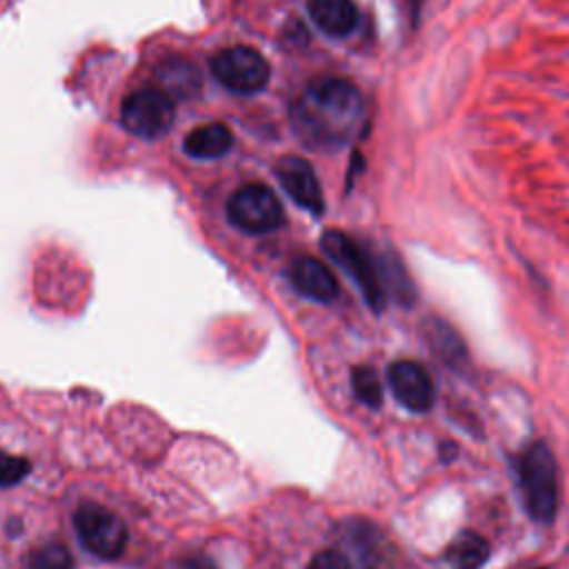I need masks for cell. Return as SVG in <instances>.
<instances>
[{
  "instance_id": "cell-17",
  "label": "cell",
  "mask_w": 569,
  "mask_h": 569,
  "mask_svg": "<svg viewBox=\"0 0 569 569\" xmlns=\"http://www.w3.org/2000/svg\"><path fill=\"white\" fill-rule=\"evenodd\" d=\"M351 389H353V396L369 409H378L382 405V382L373 367H367V365L353 367Z\"/></svg>"
},
{
  "instance_id": "cell-19",
  "label": "cell",
  "mask_w": 569,
  "mask_h": 569,
  "mask_svg": "<svg viewBox=\"0 0 569 569\" xmlns=\"http://www.w3.org/2000/svg\"><path fill=\"white\" fill-rule=\"evenodd\" d=\"M31 462L24 456L0 451V489L13 487L27 478Z\"/></svg>"
},
{
  "instance_id": "cell-9",
  "label": "cell",
  "mask_w": 569,
  "mask_h": 569,
  "mask_svg": "<svg viewBox=\"0 0 569 569\" xmlns=\"http://www.w3.org/2000/svg\"><path fill=\"white\" fill-rule=\"evenodd\" d=\"M276 176L287 191V196L302 209H307L313 216H320L325 211V196L320 189V182L316 178L313 167L298 156H282L276 162Z\"/></svg>"
},
{
  "instance_id": "cell-21",
  "label": "cell",
  "mask_w": 569,
  "mask_h": 569,
  "mask_svg": "<svg viewBox=\"0 0 569 569\" xmlns=\"http://www.w3.org/2000/svg\"><path fill=\"white\" fill-rule=\"evenodd\" d=\"M182 569H216L209 560H202V558H196V560H189Z\"/></svg>"
},
{
  "instance_id": "cell-11",
  "label": "cell",
  "mask_w": 569,
  "mask_h": 569,
  "mask_svg": "<svg viewBox=\"0 0 569 569\" xmlns=\"http://www.w3.org/2000/svg\"><path fill=\"white\" fill-rule=\"evenodd\" d=\"M422 338L429 345L431 353L449 369L458 371V373H467V369L471 367V358L467 351L465 340L460 338V333L442 318L438 316H429L422 320Z\"/></svg>"
},
{
  "instance_id": "cell-7",
  "label": "cell",
  "mask_w": 569,
  "mask_h": 569,
  "mask_svg": "<svg viewBox=\"0 0 569 569\" xmlns=\"http://www.w3.org/2000/svg\"><path fill=\"white\" fill-rule=\"evenodd\" d=\"M120 120L129 133L153 140L171 129L176 107L162 89H138L122 100Z\"/></svg>"
},
{
  "instance_id": "cell-8",
  "label": "cell",
  "mask_w": 569,
  "mask_h": 569,
  "mask_svg": "<svg viewBox=\"0 0 569 569\" xmlns=\"http://www.w3.org/2000/svg\"><path fill=\"white\" fill-rule=\"evenodd\" d=\"M393 398L413 413H427L436 400V387L427 369L413 360H396L387 369Z\"/></svg>"
},
{
  "instance_id": "cell-13",
  "label": "cell",
  "mask_w": 569,
  "mask_h": 569,
  "mask_svg": "<svg viewBox=\"0 0 569 569\" xmlns=\"http://www.w3.org/2000/svg\"><path fill=\"white\" fill-rule=\"evenodd\" d=\"M233 144V133L227 124L222 122H209V124H200L196 129H191L184 136V153H189L191 158H220L224 156Z\"/></svg>"
},
{
  "instance_id": "cell-1",
  "label": "cell",
  "mask_w": 569,
  "mask_h": 569,
  "mask_svg": "<svg viewBox=\"0 0 569 569\" xmlns=\"http://www.w3.org/2000/svg\"><path fill=\"white\" fill-rule=\"evenodd\" d=\"M291 122L307 147L336 151L360 133L365 100L358 87L345 78H318L291 104Z\"/></svg>"
},
{
  "instance_id": "cell-22",
  "label": "cell",
  "mask_w": 569,
  "mask_h": 569,
  "mask_svg": "<svg viewBox=\"0 0 569 569\" xmlns=\"http://www.w3.org/2000/svg\"><path fill=\"white\" fill-rule=\"evenodd\" d=\"M409 4H411V11H413V18L418 16V9H420V4H422V0H409Z\"/></svg>"
},
{
  "instance_id": "cell-23",
  "label": "cell",
  "mask_w": 569,
  "mask_h": 569,
  "mask_svg": "<svg viewBox=\"0 0 569 569\" xmlns=\"http://www.w3.org/2000/svg\"><path fill=\"white\" fill-rule=\"evenodd\" d=\"M536 569H549V567H536Z\"/></svg>"
},
{
  "instance_id": "cell-5",
  "label": "cell",
  "mask_w": 569,
  "mask_h": 569,
  "mask_svg": "<svg viewBox=\"0 0 569 569\" xmlns=\"http://www.w3.org/2000/svg\"><path fill=\"white\" fill-rule=\"evenodd\" d=\"M227 216L244 233H269L284 220L278 196L262 182H249L236 189L227 202Z\"/></svg>"
},
{
  "instance_id": "cell-2",
  "label": "cell",
  "mask_w": 569,
  "mask_h": 569,
  "mask_svg": "<svg viewBox=\"0 0 569 569\" xmlns=\"http://www.w3.org/2000/svg\"><path fill=\"white\" fill-rule=\"evenodd\" d=\"M516 476L525 509L538 525H551L558 511V465L547 442L536 440L516 458Z\"/></svg>"
},
{
  "instance_id": "cell-18",
  "label": "cell",
  "mask_w": 569,
  "mask_h": 569,
  "mask_svg": "<svg viewBox=\"0 0 569 569\" xmlns=\"http://www.w3.org/2000/svg\"><path fill=\"white\" fill-rule=\"evenodd\" d=\"M27 569H73V556L62 542H44L27 553Z\"/></svg>"
},
{
  "instance_id": "cell-12",
  "label": "cell",
  "mask_w": 569,
  "mask_h": 569,
  "mask_svg": "<svg viewBox=\"0 0 569 569\" xmlns=\"http://www.w3.org/2000/svg\"><path fill=\"white\" fill-rule=\"evenodd\" d=\"M307 11L316 27L333 38L349 36L358 24L353 0H307Z\"/></svg>"
},
{
  "instance_id": "cell-3",
  "label": "cell",
  "mask_w": 569,
  "mask_h": 569,
  "mask_svg": "<svg viewBox=\"0 0 569 569\" xmlns=\"http://www.w3.org/2000/svg\"><path fill=\"white\" fill-rule=\"evenodd\" d=\"M322 251L351 276V280L358 284L365 302L371 311L380 313L387 307V289L380 273V262L353 238L338 229H329L320 238Z\"/></svg>"
},
{
  "instance_id": "cell-10",
  "label": "cell",
  "mask_w": 569,
  "mask_h": 569,
  "mask_svg": "<svg viewBox=\"0 0 569 569\" xmlns=\"http://www.w3.org/2000/svg\"><path fill=\"white\" fill-rule=\"evenodd\" d=\"M287 278L298 293L316 302H333L340 291L331 269L322 260L311 256L296 258L287 269Z\"/></svg>"
},
{
  "instance_id": "cell-15",
  "label": "cell",
  "mask_w": 569,
  "mask_h": 569,
  "mask_svg": "<svg viewBox=\"0 0 569 569\" xmlns=\"http://www.w3.org/2000/svg\"><path fill=\"white\" fill-rule=\"evenodd\" d=\"M156 76H158L160 84L164 87L162 91L176 93V96H182V98L196 93L198 87H200V73H198V69H196L191 62L182 60V58H167V60L158 67Z\"/></svg>"
},
{
  "instance_id": "cell-6",
  "label": "cell",
  "mask_w": 569,
  "mask_h": 569,
  "mask_svg": "<svg viewBox=\"0 0 569 569\" xmlns=\"http://www.w3.org/2000/svg\"><path fill=\"white\" fill-rule=\"evenodd\" d=\"M211 73L224 89L233 93H258L271 78L267 58L247 44L218 51L211 60Z\"/></svg>"
},
{
  "instance_id": "cell-4",
  "label": "cell",
  "mask_w": 569,
  "mask_h": 569,
  "mask_svg": "<svg viewBox=\"0 0 569 569\" xmlns=\"http://www.w3.org/2000/svg\"><path fill=\"white\" fill-rule=\"evenodd\" d=\"M73 525L80 542L102 560H116L122 556L129 531L122 518L104 505L82 502L73 513Z\"/></svg>"
},
{
  "instance_id": "cell-16",
  "label": "cell",
  "mask_w": 569,
  "mask_h": 569,
  "mask_svg": "<svg viewBox=\"0 0 569 569\" xmlns=\"http://www.w3.org/2000/svg\"><path fill=\"white\" fill-rule=\"evenodd\" d=\"M380 273H382V282L387 293H391V298L402 305V307H411L418 298L416 293V284L409 278L402 260L396 253H385L380 260Z\"/></svg>"
},
{
  "instance_id": "cell-20",
  "label": "cell",
  "mask_w": 569,
  "mask_h": 569,
  "mask_svg": "<svg viewBox=\"0 0 569 569\" xmlns=\"http://www.w3.org/2000/svg\"><path fill=\"white\" fill-rule=\"evenodd\" d=\"M307 569H351L349 558L338 549H320L307 565Z\"/></svg>"
},
{
  "instance_id": "cell-14",
  "label": "cell",
  "mask_w": 569,
  "mask_h": 569,
  "mask_svg": "<svg viewBox=\"0 0 569 569\" xmlns=\"http://www.w3.org/2000/svg\"><path fill=\"white\" fill-rule=\"evenodd\" d=\"M489 542L480 533L465 529L449 542L445 551V565L449 569H482L489 560Z\"/></svg>"
}]
</instances>
